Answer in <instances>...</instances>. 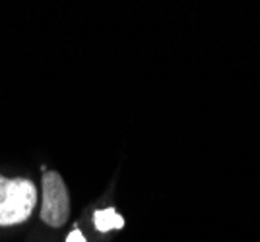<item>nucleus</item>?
I'll list each match as a JSON object with an SVG mask.
<instances>
[{"label":"nucleus","instance_id":"f257e3e1","mask_svg":"<svg viewBox=\"0 0 260 242\" xmlns=\"http://www.w3.org/2000/svg\"><path fill=\"white\" fill-rule=\"evenodd\" d=\"M37 201L35 184L27 178H14L6 199L0 204V227H10L29 219Z\"/></svg>","mask_w":260,"mask_h":242},{"label":"nucleus","instance_id":"f03ea898","mask_svg":"<svg viewBox=\"0 0 260 242\" xmlns=\"http://www.w3.org/2000/svg\"><path fill=\"white\" fill-rule=\"evenodd\" d=\"M70 213V198L64 180L58 173H47L43 176V208L41 219L49 227H62Z\"/></svg>","mask_w":260,"mask_h":242},{"label":"nucleus","instance_id":"7ed1b4c3","mask_svg":"<svg viewBox=\"0 0 260 242\" xmlns=\"http://www.w3.org/2000/svg\"><path fill=\"white\" fill-rule=\"evenodd\" d=\"M124 219L120 217L115 209H101L95 211V229L101 232L113 231V229H122Z\"/></svg>","mask_w":260,"mask_h":242},{"label":"nucleus","instance_id":"20e7f679","mask_svg":"<svg viewBox=\"0 0 260 242\" xmlns=\"http://www.w3.org/2000/svg\"><path fill=\"white\" fill-rule=\"evenodd\" d=\"M10 186H12V180L10 178H6V176L0 175V204L6 199L8 196V192H10Z\"/></svg>","mask_w":260,"mask_h":242},{"label":"nucleus","instance_id":"39448f33","mask_svg":"<svg viewBox=\"0 0 260 242\" xmlns=\"http://www.w3.org/2000/svg\"><path fill=\"white\" fill-rule=\"evenodd\" d=\"M66 242H86V238H84V234L80 231H74L68 234V238H66Z\"/></svg>","mask_w":260,"mask_h":242}]
</instances>
